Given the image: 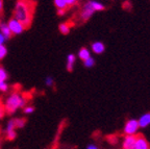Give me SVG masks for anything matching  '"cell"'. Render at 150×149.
Listing matches in <instances>:
<instances>
[{
    "label": "cell",
    "mask_w": 150,
    "mask_h": 149,
    "mask_svg": "<svg viewBox=\"0 0 150 149\" xmlns=\"http://www.w3.org/2000/svg\"><path fill=\"white\" fill-rule=\"evenodd\" d=\"M33 3L30 0H18L14 7L13 18L20 21L25 27H28L33 22Z\"/></svg>",
    "instance_id": "cell-1"
},
{
    "label": "cell",
    "mask_w": 150,
    "mask_h": 149,
    "mask_svg": "<svg viewBox=\"0 0 150 149\" xmlns=\"http://www.w3.org/2000/svg\"><path fill=\"white\" fill-rule=\"evenodd\" d=\"M27 103V99L22 93L19 91H13L5 99L4 110L5 113L8 115H13L20 109H23Z\"/></svg>",
    "instance_id": "cell-2"
},
{
    "label": "cell",
    "mask_w": 150,
    "mask_h": 149,
    "mask_svg": "<svg viewBox=\"0 0 150 149\" xmlns=\"http://www.w3.org/2000/svg\"><path fill=\"white\" fill-rule=\"evenodd\" d=\"M105 9V5L103 4L100 1H96V0H88L87 2L84 3L83 6L81 7L79 13V19L81 21H88L91 17L93 16L96 12H101Z\"/></svg>",
    "instance_id": "cell-3"
},
{
    "label": "cell",
    "mask_w": 150,
    "mask_h": 149,
    "mask_svg": "<svg viewBox=\"0 0 150 149\" xmlns=\"http://www.w3.org/2000/svg\"><path fill=\"white\" fill-rule=\"evenodd\" d=\"M140 129V125L137 119H128L124 124L123 133L125 136H136Z\"/></svg>",
    "instance_id": "cell-4"
},
{
    "label": "cell",
    "mask_w": 150,
    "mask_h": 149,
    "mask_svg": "<svg viewBox=\"0 0 150 149\" xmlns=\"http://www.w3.org/2000/svg\"><path fill=\"white\" fill-rule=\"evenodd\" d=\"M8 24V27L11 29V33H12L13 35H21L24 31H25V26L21 23L20 21H18L17 19L15 18H11L7 22Z\"/></svg>",
    "instance_id": "cell-5"
},
{
    "label": "cell",
    "mask_w": 150,
    "mask_h": 149,
    "mask_svg": "<svg viewBox=\"0 0 150 149\" xmlns=\"http://www.w3.org/2000/svg\"><path fill=\"white\" fill-rule=\"evenodd\" d=\"M132 149H150V146L145 137H143L142 135H137L136 143Z\"/></svg>",
    "instance_id": "cell-6"
},
{
    "label": "cell",
    "mask_w": 150,
    "mask_h": 149,
    "mask_svg": "<svg viewBox=\"0 0 150 149\" xmlns=\"http://www.w3.org/2000/svg\"><path fill=\"white\" fill-rule=\"evenodd\" d=\"M136 136H125L122 140V149H132L136 143Z\"/></svg>",
    "instance_id": "cell-7"
},
{
    "label": "cell",
    "mask_w": 150,
    "mask_h": 149,
    "mask_svg": "<svg viewBox=\"0 0 150 149\" xmlns=\"http://www.w3.org/2000/svg\"><path fill=\"white\" fill-rule=\"evenodd\" d=\"M91 50L95 54H102L105 51V45L100 41H95L91 44Z\"/></svg>",
    "instance_id": "cell-8"
},
{
    "label": "cell",
    "mask_w": 150,
    "mask_h": 149,
    "mask_svg": "<svg viewBox=\"0 0 150 149\" xmlns=\"http://www.w3.org/2000/svg\"><path fill=\"white\" fill-rule=\"evenodd\" d=\"M75 64H76V56H75V54L69 53L67 55V58H66V69L71 72L74 69Z\"/></svg>",
    "instance_id": "cell-9"
},
{
    "label": "cell",
    "mask_w": 150,
    "mask_h": 149,
    "mask_svg": "<svg viewBox=\"0 0 150 149\" xmlns=\"http://www.w3.org/2000/svg\"><path fill=\"white\" fill-rule=\"evenodd\" d=\"M140 128H146L150 125V113H145L138 119Z\"/></svg>",
    "instance_id": "cell-10"
},
{
    "label": "cell",
    "mask_w": 150,
    "mask_h": 149,
    "mask_svg": "<svg viewBox=\"0 0 150 149\" xmlns=\"http://www.w3.org/2000/svg\"><path fill=\"white\" fill-rule=\"evenodd\" d=\"M0 33L4 35L6 40H9L11 38L13 37V35H12V33H11V29H9L7 22H1V23H0Z\"/></svg>",
    "instance_id": "cell-11"
},
{
    "label": "cell",
    "mask_w": 150,
    "mask_h": 149,
    "mask_svg": "<svg viewBox=\"0 0 150 149\" xmlns=\"http://www.w3.org/2000/svg\"><path fill=\"white\" fill-rule=\"evenodd\" d=\"M77 56L79 60H81L82 62L88 60L89 57H91V50L87 47H81V48L78 50V53H77Z\"/></svg>",
    "instance_id": "cell-12"
},
{
    "label": "cell",
    "mask_w": 150,
    "mask_h": 149,
    "mask_svg": "<svg viewBox=\"0 0 150 149\" xmlns=\"http://www.w3.org/2000/svg\"><path fill=\"white\" fill-rule=\"evenodd\" d=\"M59 31L62 35H68L71 31V25L69 23H67V22H63V23L59 24Z\"/></svg>",
    "instance_id": "cell-13"
},
{
    "label": "cell",
    "mask_w": 150,
    "mask_h": 149,
    "mask_svg": "<svg viewBox=\"0 0 150 149\" xmlns=\"http://www.w3.org/2000/svg\"><path fill=\"white\" fill-rule=\"evenodd\" d=\"M16 124H15V118H12L9 119L8 122L6 123V125H5V128H4V133H9V131H16Z\"/></svg>",
    "instance_id": "cell-14"
},
{
    "label": "cell",
    "mask_w": 150,
    "mask_h": 149,
    "mask_svg": "<svg viewBox=\"0 0 150 149\" xmlns=\"http://www.w3.org/2000/svg\"><path fill=\"white\" fill-rule=\"evenodd\" d=\"M54 5L57 9H67L68 5L66 3V0H53Z\"/></svg>",
    "instance_id": "cell-15"
},
{
    "label": "cell",
    "mask_w": 150,
    "mask_h": 149,
    "mask_svg": "<svg viewBox=\"0 0 150 149\" xmlns=\"http://www.w3.org/2000/svg\"><path fill=\"white\" fill-rule=\"evenodd\" d=\"M8 79V73L5 70V68L0 66V82H6Z\"/></svg>",
    "instance_id": "cell-16"
},
{
    "label": "cell",
    "mask_w": 150,
    "mask_h": 149,
    "mask_svg": "<svg viewBox=\"0 0 150 149\" xmlns=\"http://www.w3.org/2000/svg\"><path fill=\"white\" fill-rule=\"evenodd\" d=\"M15 124H16V128H23L26 124V119L25 118H16L15 119Z\"/></svg>",
    "instance_id": "cell-17"
},
{
    "label": "cell",
    "mask_w": 150,
    "mask_h": 149,
    "mask_svg": "<svg viewBox=\"0 0 150 149\" xmlns=\"http://www.w3.org/2000/svg\"><path fill=\"white\" fill-rule=\"evenodd\" d=\"M7 53H8V50H7L6 46L5 45H0V61H2L6 57Z\"/></svg>",
    "instance_id": "cell-18"
},
{
    "label": "cell",
    "mask_w": 150,
    "mask_h": 149,
    "mask_svg": "<svg viewBox=\"0 0 150 149\" xmlns=\"http://www.w3.org/2000/svg\"><path fill=\"white\" fill-rule=\"evenodd\" d=\"M95 63H96V62H95V58L94 57H89L88 58V60H86V61H83V66L86 68H93L94 66H95Z\"/></svg>",
    "instance_id": "cell-19"
},
{
    "label": "cell",
    "mask_w": 150,
    "mask_h": 149,
    "mask_svg": "<svg viewBox=\"0 0 150 149\" xmlns=\"http://www.w3.org/2000/svg\"><path fill=\"white\" fill-rule=\"evenodd\" d=\"M44 82H45V84H46L47 87L51 88V87L54 86V78L52 76H50V75H48V76L45 77Z\"/></svg>",
    "instance_id": "cell-20"
},
{
    "label": "cell",
    "mask_w": 150,
    "mask_h": 149,
    "mask_svg": "<svg viewBox=\"0 0 150 149\" xmlns=\"http://www.w3.org/2000/svg\"><path fill=\"white\" fill-rule=\"evenodd\" d=\"M35 106H33V105H25V106L23 107V113L25 115H31L33 112H35Z\"/></svg>",
    "instance_id": "cell-21"
},
{
    "label": "cell",
    "mask_w": 150,
    "mask_h": 149,
    "mask_svg": "<svg viewBox=\"0 0 150 149\" xmlns=\"http://www.w3.org/2000/svg\"><path fill=\"white\" fill-rule=\"evenodd\" d=\"M5 138H6V140H8V141H14L17 138V131H9V133H5Z\"/></svg>",
    "instance_id": "cell-22"
},
{
    "label": "cell",
    "mask_w": 150,
    "mask_h": 149,
    "mask_svg": "<svg viewBox=\"0 0 150 149\" xmlns=\"http://www.w3.org/2000/svg\"><path fill=\"white\" fill-rule=\"evenodd\" d=\"M9 86L6 82H0V92L1 93H6L8 91Z\"/></svg>",
    "instance_id": "cell-23"
},
{
    "label": "cell",
    "mask_w": 150,
    "mask_h": 149,
    "mask_svg": "<svg viewBox=\"0 0 150 149\" xmlns=\"http://www.w3.org/2000/svg\"><path fill=\"white\" fill-rule=\"evenodd\" d=\"M66 3L68 5V7L74 6L78 3V0H66Z\"/></svg>",
    "instance_id": "cell-24"
},
{
    "label": "cell",
    "mask_w": 150,
    "mask_h": 149,
    "mask_svg": "<svg viewBox=\"0 0 150 149\" xmlns=\"http://www.w3.org/2000/svg\"><path fill=\"white\" fill-rule=\"evenodd\" d=\"M5 114H6V113H5V110H4V105H3V103L0 102V119H2Z\"/></svg>",
    "instance_id": "cell-25"
},
{
    "label": "cell",
    "mask_w": 150,
    "mask_h": 149,
    "mask_svg": "<svg viewBox=\"0 0 150 149\" xmlns=\"http://www.w3.org/2000/svg\"><path fill=\"white\" fill-rule=\"evenodd\" d=\"M66 13H67V9H57V15L61 17L65 16Z\"/></svg>",
    "instance_id": "cell-26"
},
{
    "label": "cell",
    "mask_w": 150,
    "mask_h": 149,
    "mask_svg": "<svg viewBox=\"0 0 150 149\" xmlns=\"http://www.w3.org/2000/svg\"><path fill=\"white\" fill-rule=\"evenodd\" d=\"M5 41H6V39H5V37L2 35V33H0V45H4Z\"/></svg>",
    "instance_id": "cell-27"
},
{
    "label": "cell",
    "mask_w": 150,
    "mask_h": 149,
    "mask_svg": "<svg viewBox=\"0 0 150 149\" xmlns=\"http://www.w3.org/2000/svg\"><path fill=\"white\" fill-rule=\"evenodd\" d=\"M86 149H99V147L97 146V145H95V144H89Z\"/></svg>",
    "instance_id": "cell-28"
},
{
    "label": "cell",
    "mask_w": 150,
    "mask_h": 149,
    "mask_svg": "<svg viewBox=\"0 0 150 149\" xmlns=\"http://www.w3.org/2000/svg\"><path fill=\"white\" fill-rule=\"evenodd\" d=\"M3 12V0H0V14Z\"/></svg>",
    "instance_id": "cell-29"
},
{
    "label": "cell",
    "mask_w": 150,
    "mask_h": 149,
    "mask_svg": "<svg viewBox=\"0 0 150 149\" xmlns=\"http://www.w3.org/2000/svg\"><path fill=\"white\" fill-rule=\"evenodd\" d=\"M0 147H1V140H0Z\"/></svg>",
    "instance_id": "cell-30"
},
{
    "label": "cell",
    "mask_w": 150,
    "mask_h": 149,
    "mask_svg": "<svg viewBox=\"0 0 150 149\" xmlns=\"http://www.w3.org/2000/svg\"><path fill=\"white\" fill-rule=\"evenodd\" d=\"M0 23H1V21H0Z\"/></svg>",
    "instance_id": "cell-31"
}]
</instances>
